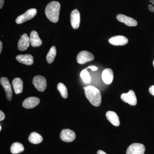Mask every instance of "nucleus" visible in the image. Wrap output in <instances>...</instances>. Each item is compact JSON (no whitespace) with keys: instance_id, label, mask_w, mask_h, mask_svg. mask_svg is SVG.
I'll list each match as a JSON object with an SVG mask.
<instances>
[{"instance_id":"a878e982","label":"nucleus","mask_w":154,"mask_h":154,"mask_svg":"<svg viewBox=\"0 0 154 154\" xmlns=\"http://www.w3.org/2000/svg\"><path fill=\"white\" fill-rule=\"evenodd\" d=\"M5 114L2 110H1L0 111V121H3L5 119Z\"/></svg>"},{"instance_id":"0eeeda50","label":"nucleus","mask_w":154,"mask_h":154,"mask_svg":"<svg viewBox=\"0 0 154 154\" xmlns=\"http://www.w3.org/2000/svg\"><path fill=\"white\" fill-rule=\"evenodd\" d=\"M121 99L123 102L128 103L131 106H135L137 104L136 96L132 90H130L127 94H122Z\"/></svg>"},{"instance_id":"cd10ccee","label":"nucleus","mask_w":154,"mask_h":154,"mask_svg":"<svg viewBox=\"0 0 154 154\" xmlns=\"http://www.w3.org/2000/svg\"><path fill=\"white\" fill-rule=\"evenodd\" d=\"M87 69H91L92 71H94L97 70L98 69V67H97L96 66H94L88 67Z\"/></svg>"},{"instance_id":"aec40b11","label":"nucleus","mask_w":154,"mask_h":154,"mask_svg":"<svg viewBox=\"0 0 154 154\" xmlns=\"http://www.w3.org/2000/svg\"><path fill=\"white\" fill-rule=\"evenodd\" d=\"M28 140L31 143L36 144L41 143L43 141V138L39 134L36 132H33L30 134Z\"/></svg>"},{"instance_id":"f3484780","label":"nucleus","mask_w":154,"mask_h":154,"mask_svg":"<svg viewBox=\"0 0 154 154\" xmlns=\"http://www.w3.org/2000/svg\"><path fill=\"white\" fill-rule=\"evenodd\" d=\"M102 77L103 82L105 84L110 85L113 82V70L110 68L105 69L102 72Z\"/></svg>"},{"instance_id":"9d476101","label":"nucleus","mask_w":154,"mask_h":154,"mask_svg":"<svg viewBox=\"0 0 154 154\" xmlns=\"http://www.w3.org/2000/svg\"><path fill=\"white\" fill-rule=\"evenodd\" d=\"M116 19L119 22L124 23L125 25L129 27H135L137 25L136 20L123 14H119L117 15Z\"/></svg>"},{"instance_id":"c756f323","label":"nucleus","mask_w":154,"mask_h":154,"mask_svg":"<svg viewBox=\"0 0 154 154\" xmlns=\"http://www.w3.org/2000/svg\"><path fill=\"white\" fill-rule=\"evenodd\" d=\"M97 154H107V153H105V152L103 151L99 150L97 152Z\"/></svg>"},{"instance_id":"6e6552de","label":"nucleus","mask_w":154,"mask_h":154,"mask_svg":"<svg viewBox=\"0 0 154 154\" xmlns=\"http://www.w3.org/2000/svg\"><path fill=\"white\" fill-rule=\"evenodd\" d=\"M0 83L5 92L6 98L8 101H11L13 95V91L9 80L6 77H2L0 80Z\"/></svg>"},{"instance_id":"9b49d317","label":"nucleus","mask_w":154,"mask_h":154,"mask_svg":"<svg viewBox=\"0 0 154 154\" xmlns=\"http://www.w3.org/2000/svg\"><path fill=\"white\" fill-rule=\"evenodd\" d=\"M30 43V37L26 33H24L21 36L18 42V49L21 51L26 50L29 47Z\"/></svg>"},{"instance_id":"dca6fc26","label":"nucleus","mask_w":154,"mask_h":154,"mask_svg":"<svg viewBox=\"0 0 154 154\" xmlns=\"http://www.w3.org/2000/svg\"><path fill=\"white\" fill-rule=\"evenodd\" d=\"M30 40L31 46L33 47H39L42 44V41L35 30H33L30 33Z\"/></svg>"},{"instance_id":"393cba45","label":"nucleus","mask_w":154,"mask_h":154,"mask_svg":"<svg viewBox=\"0 0 154 154\" xmlns=\"http://www.w3.org/2000/svg\"><path fill=\"white\" fill-rule=\"evenodd\" d=\"M150 2L152 3L154 5V0H150ZM148 8L149 11L152 12L154 13V7L151 5H148Z\"/></svg>"},{"instance_id":"bb28decb","label":"nucleus","mask_w":154,"mask_h":154,"mask_svg":"<svg viewBox=\"0 0 154 154\" xmlns=\"http://www.w3.org/2000/svg\"><path fill=\"white\" fill-rule=\"evenodd\" d=\"M149 92L152 95L154 96V85L151 86L149 88Z\"/></svg>"},{"instance_id":"423d86ee","label":"nucleus","mask_w":154,"mask_h":154,"mask_svg":"<svg viewBox=\"0 0 154 154\" xmlns=\"http://www.w3.org/2000/svg\"><path fill=\"white\" fill-rule=\"evenodd\" d=\"M94 55L91 53L87 51H83L79 53L77 57L78 63L83 64L88 62L94 60Z\"/></svg>"},{"instance_id":"c85d7f7f","label":"nucleus","mask_w":154,"mask_h":154,"mask_svg":"<svg viewBox=\"0 0 154 154\" xmlns=\"http://www.w3.org/2000/svg\"><path fill=\"white\" fill-rule=\"evenodd\" d=\"M4 4V0H0V8L2 9Z\"/></svg>"},{"instance_id":"1a4fd4ad","label":"nucleus","mask_w":154,"mask_h":154,"mask_svg":"<svg viewBox=\"0 0 154 154\" xmlns=\"http://www.w3.org/2000/svg\"><path fill=\"white\" fill-rule=\"evenodd\" d=\"M60 137L62 140L66 142H71L75 140L76 134L74 131L69 129L63 130L61 132Z\"/></svg>"},{"instance_id":"412c9836","label":"nucleus","mask_w":154,"mask_h":154,"mask_svg":"<svg viewBox=\"0 0 154 154\" xmlns=\"http://www.w3.org/2000/svg\"><path fill=\"white\" fill-rule=\"evenodd\" d=\"M24 147L22 143L19 142L14 143L11 146V152L13 154H17L22 152L24 150Z\"/></svg>"},{"instance_id":"f03ea898","label":"nucleus","mask_w":154,"mask_h":154,"mask_svg":"<svg viewBox=\"0 0 154 154\" xmlns=\"http://www.w3.org/2000/svg\"><path fill=\"white\" fill-rule=\"evenodd\" d=\"M60 5L58 2H51L46 6L45 9V14L48 19L51 22L57 23L59 18Z\"/></svg>"},{"instance_id":"b1692460","label":"nucleus","mask_w":154,"mask_h":154,"mask_svg":"<svg viewBox=\"0 0 154 154\" xmlns=\"http://www.w3.org/2000/svg\"><path fill=\"white\" fill-rule=\"evenodd\" d=\"M80 77L84 82L88 84L91 82V79L90 74L87 71V69L83 70L80 73Z\"/></svg>"},{"instance_id":"2eb2a0df","label":"nucleus","mask_w":154,"mask_h":154,"mask_svg":"<svg viewBox=\"0 0 154 154\" xmlns=\"http://www.w3.org/2000/svg\"><path fill=\"white\" fill-rule=\"evenodd\" d=\"M16 59L19 63L26 65H31L33 63V57L30 54H20L16 57Z\"/></svg>"},{"instance_id":"20e7f679","label":"nucleus","mask_w":154,"mask_h":154,"mask_svg":"<svg viewBox=\"0 0 154 154\" xmlns=\"http://www.w3.org/2000/svg\"><path fill=\"white\" fill-rule=\"evenodd\" d=\"M33 85L35 88L40 92L45 91L47 87V82L44 77L41 75L36 76L33 79Z\"/></svg>"},{"instance_id":"a211bd4d","label":"nucleus","mask_w":154,"mask_h":154,"mask_svg":"<svg viewBox=\"0 0 154 154\" xmlns=\"http://www.w3.org/2000/svg\"><path fill=\"white\" fill-rule=\"evenodd\" d=\"M106 116L108 121L114 126H119L120 125L119 117L114 111H107L106 113Z\"/></svg>"},{"instance_id":"7c9ffc66","label":"nucleus","mask_w":154,"mask_h":154,"mask_svg":"<svg viewBox=\"0 0 154 154\" xmlns=\"http://www.w3.org/2000/svg\"><path fill=\"white\" fill-rule=\"evenodd\" d=\"M3 48V44L2 41H0V53H2Z\"/></svg>"},{"instance_id":"f8f14e48","label":"nucleus","mask_w":154,"mask_h":154,"mask_svg":"<svg viewBox=\"0 0 154 154\" xmlns=\"http://www.w3.org/2000/svg\"><path fill=\"white\" fill-rule=\"evenodd\" d=\"M128 39L123 36H116L111 37L108 40L109 43L115 46H122L127 44Z\"/></svg>"},{"instance_id":"6ab92c4d","label":"nucleus","mask_w":154,"mask_h":154,"mask_svg":"<svg viewBox=\"0 0 154 154\" xmlns=\"http://www.w3.org/2000/svg\"><path fill=\"white\" fill-rule=\"evenodd\" d=\"M12 85L14 88L15 94H19L23 91V81L20 78H15L12 82Z\"/></svg>"},{"instance_id":"ddd939ff","label":"nucleus","mask_w":154,"mask_h":154,"mask_svg":"<svg viewBox=\"0 0 154 154\" xmlns=\"http://www.w3.org/2000/svg\"><path fill=\"white\" fill-rule=\"evenodd\" d=\"M40 102V100L36 97H30L25 99L22 102V106L26 109H31L36 107Z\"/></svg>"},{"instance_id":"4be33fe9","label":"nucleus","mask_w":154,"mask_h":154,"mask_svg":"<svg viewBox=\"0 0 154 154\" xmlns=\"http://www.w3.org/2000/svg\"><path fill=\"white\" fill-rule=\"evenodd\" d=\"M56 54V48L55 46H52L49 50V51L46 56V60L48 63H52L54 60Z\"/></svg>"},{"instance_id":"2f4dec72","label":"nucleus","mask_w":154,"mask_h":154,"mask_svg":"<svg viewBox=\"0 0 154 154\" xmlns=\"http://www.w3.org/2000/svg\"><path fill=\"white\" fill-rule=\"evenodd\" d=\"M1 130H2V126H0V131H1Z\"/></svg>"},{"instance_id":"473e14b6","label":"nucleus","mask_w":154,"mask_h":154,"mask_svg":"<svg viewBox=\"0 0 154 154\" xmlns=\"http://www.w3.org/2000/svg\"><path fill=\"white\" fill-rule=\"evenodd\" d=\"M153 66L154 67V60L153 61Z\"/></svg>"},{"instance_id":"39448f33","label":"nucleus","mask_w":154,"mask_h":154,"mask_svg":"<svg viewBox=\"0 0 154 154\" xmlns=\"http://www.w3.org/2000/svg\"><path fill=\"white\" fill-rule=\"evenodd\" d=\"M145 150V147L143 144L134 143L128 148L126 154H144Z\"/></svg>"},{"instance_id":"f257e3e1","label":"nucleus","mask_w":154,"mask_h":154,"mask_svg":"<svg viewBox=\"0 0 154 154\" xmlns=\"http://www.w3.org/2000/svg\"><path fill=\"white\" fill-rule=\"evenodd\" d=\"M85 94L90 103L95 107H99L102 102V96L100 91L92 86L84 88Z\"/></svg>"},{"instance_id":"7ed1b4c3","label":"nucleus","mask_w":154,"mask_h":154,"mask_svg":"<svg viewBox=\"0 0 154 154\" xmlns=\"http://www.w3.org/2000/svg\"><path fill=\"white\" fill-rule=\"evenodd\" d=\"M37 14V10L35 8H31L28 10L25 13L19 16L16 20L18 24H21L33 19Z\"/></svg>"},{"instance_id":"5701e85b","label":"nucleus","mask_w":154,"mask_h":154,"mask_svg":"<svg viewBox=\"0 0 154 154\" xmlns=\"http://www.w3.org/2000/svg\"><path fill=\"white\" fill-rule=\"evenodd\" d=\"M58 91H59L62 97L64 99L67 98L68 91L67 89L66 86L62 83H59L57 86Z\"/></svg>"},{"instance_id":"4468645a","label":"nucleus","mask_w":154,"mask_h":154,"mask_svg":"<svg viewBox=\"0 0 154 154\" xmlns=\"http://www.w3.org/2000/svg\"><path fill=\"white\" fill-rule=\"evenodd\" d=\"M70 22L72 27L73 29H77L79 28L80 23V15L78 10H73L71 13Z\"/></svg>"}]
</instances>
